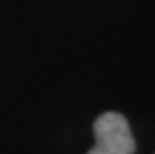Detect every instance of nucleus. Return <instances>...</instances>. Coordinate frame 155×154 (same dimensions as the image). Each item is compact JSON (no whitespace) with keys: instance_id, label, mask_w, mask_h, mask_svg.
Here are the masks:
<instances>
[{"instance_id":"nucleus-1","label":"nucleus","mask_w":155,"mask_h":154,"mask_svg":"<svg viewBox=\"0 0 155 154\" xmlns=\"http://www.w3.org/2000/svg\"><path fill=\"white\" fill-rule=\"evenodd\" d=\"M94 147L107 154H133L135 139L129 123L116 111H105L94 121Z\"/></svg>"},{"instance_id":"nucleus-2","label":"nucleus","mask_w":155,"mask_h":154,"mask_svg":"<svg viewBox=\"0 0 155 154\" xmlns=\"http://www.w3.org/2000/svg\"><path fill=\"white\" fill-rule=\"evenodd\" d=\"M87 154H107V152H104V150H100V149H96V147H92Z\"/></svg>"}]
</instances>
